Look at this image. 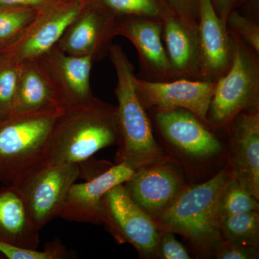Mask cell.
Returning <instances> with one entry per match:
<instances>
[{
	"instance_id": "1",
	"label": "cell",
	"mask_w": 259,
	"mask_h": 259,
	"mask_svg": "<svg viewBox=\"0 0 259 259\" xmlns=\"http://www.w3.org/2000/svg\"><path fill=\"white\" fill-rule=\"evenodd\" d=\"M63 110L51 105L0 120L1 183L19 187L47 164L51 133Z\"/></svg>"
},
{
	"instance_id": "2",
	"label": "cell",
	"mask_w": 259,
	"mask_h": 259,
	"mask_svg": "<svg viewBox=\"0 0 259 259\" xmlns=\"http://www.w3.org/2000/svg\"><path fill=\"white\" fill-rule=\"evenodd\" d=\"M109 57L115 69L119 147L116 163L132 169L166 163L164 152L153 137L146 109L134 84V67L119 44H112Z\"/></svg>"
},
{
	"instance_id": "3",
	"label": "cell",
	"mask_w": 259,
	"mask_h": 259,
	"mask_svg": "<svg viewBox=\"0 0 259 259\" xmlns=\"http://www.w3.org/2000/svg\"><path fill=\"white\" fill-rule=\"evenodd\" d=\"M117 141V107L94 97L56 119L47 163H79Z\"/></svg>"
},
{
	"instance_id": "4",
	"label": "cell",
	"mask_w": 259,
	"mask_h": 259,
	"mask_svg": "<svg viewBox=\"0 0 259 259\" xmlns=\"http://www.w3.org/2000/svg\"><path fill=\"white\" fill-rule=\"evenodd\" d=\"M231 176L229 171L223 169L204 183L185 187L155 220L160 232L178 233L199 248L216 249L223 241L220 199Z\"/></svg>"
},
{
	"instance_id": "5",
	"label": "cell",
	"mask_w": 259,
	"mask_h": 259,
	"mask_svg": "<svg viewBox=\"0 0 259 259\" xmlns=\"http://www.w3.org/2000/svg\"><path fill=\"white\" fill-rule=\"evenodd\" d=\"M229 30L232 62L226 74L216 81L207 113V123L228 127L237 116L259 108L258 55Z\"/></svg>"
},
{
	"instance_id": "6",
	"label": "cell",
	"mask_w": 259,
	"mask_h": 259,
	"mask_svg": "<svg viewBox=\"0 0 259 259\" xmlns=\"http://www.w3.org/2000/svg\"><path fill=\"white\" fill-rule=\"evenodd\" d=\"M86 2L57 0L39 10L36 17L14 41L0 50V57L18 65L35 60L55 47Z\"/></svg>"
},
{
	"instance_id": "7",
	"label": "cell",
	"mask_w": 259,
	"mask_h": 259,
	"mask_svg": "<svg viewBox=\"0 0 259 259\" xmlns=\"http://www.w3.org/2000/svg\"><path fill=\"white\" fill-rule=\"evenodd\" d=\"M102 207L103 224L117 241L131 243L141 255L157 253L159 229L130 197L123 185L115 186L105 194Z\"/></svg>"
},
{
	"instance_id": "8",
	"label": "cell",
	"mask_w": 259,
	"mask_h": 259,
	"mask_svg": "<svg viewBox=\"0 0 259 259\" xmlns=\"http://www.w3.org/2000/svg\"><path fill=\"white\" fill-rule=\"evenodd\" d=\"M32 61L49 84L55 103L63 110L95 97L90 87L95 61L90 56L69 55L54 47Z\"/></svg>"
},
{
	"instance_id": "9",
	"label": "cell",
	"mask_w": 259,
	"mask_h": 259,
	"mask_svg": "<svg viewBox=\"0 0 259 259\" xmlns=\"http://www.w3.org/2000/svg\"><path fill=\"white\" fill-rule=\"evenodd\" d=\"M79 178L78 163H47L18 187L39 231L56 217L69 189Z\"/></svg>"
},
{
	"instance_id": "10",
	"label": "cell",
	"mask_w": 259,
	"mask_h": 259,
	"mask_svg": "<svg viewBox=\"0 0 259 259\" xmlns=\"http://www.w3.org/2000/svg\"><path fill=\"white\" fill-rule=\"evenodd\" d=\"M134 80L136 93L145 109H185L204 125H208L207 113L216 82L187 79L152 81L136 76Z\"/></svg>"
},
{
	"instance_id": "11",
	"label": "cell",
	"mask_w": 259,
	"mask_h": 259,
	"mask_svg": "<svg viewBox=\"0 0 259 259\" xmlns=\"http://www.w3.org/2000/svg\"><path fill=\"white\" fill-rule=\"evenodd\" d=\"M116 20L111 13L87 0L54 47L69 55L101 60L116 36Z\"/></svg>"
},
{
	"instance_id": "12",
	"label": "cell",
	"mask_w": 259,
	"mask_h": 259,
	"mask_svg": "<svg viewBox=\"0 0 259 259\" xmlns=\"http://www.w3.org/2000/svg\"><path fill=\"white\" fill-rule=\"evenodd\" d=\"M135 170L116 163L84 183L71 186L56 217L71 222L103 224L102 199L115 186L132 177Z\"/></svg>"
},
{
	"instance_id": "13",
	"label": "cell",
	"mask_w": 259,
	"mask_h": 259,
	"mask_svg": "<svg viewBox=\"0 0 259 259\" xmlns=\"http://www.w3.org/2000/svg\"><path fill=\"white\" fill-rule=\"evenodd\" d=\"M163 22L141 18H117L115 35L128 39L139 56L144 79L168 81L175 79L166 49L162 42Z\"/></svg>"
},
{
	"instance_id": "14",
	"label": "cell",
	"mask_w": 259,
	"mask_h": 259,
	"mask_svg": "<svg viewBox=\"0 0 259 259\" xmlns=\"http://www.w3.org/2000/svg\"><path fill=\"white\" fill-rule=\"evenodd\" d=\"M122 185L135 203L153 221L185 188L180 175L166 163L139 168Z\"/></svg>"
},
{
	"instance_id": "15",
	"label": "cell",
	"mask_w": 259,
	"mask_h": 259,
	"mask_svg": "<svg viewBox=\"0 0 259 259\" xmlns=\"http://www.w3.org/2000/svg\"><path fill=\"white\" fill-rule=\"evenodd\" d=\"M197 35L200 80L216 82L229 69L233 53L229 30L212 0H199Z\"/></svg>"
},
{
	"instance_id": "16",
	"label": "cell",
	"mask_w": 259,
	"mask_h": 259,
	"mask_svg": "<svg viewBox=\"0 0 259 259\" xmlns=\"http://www.w3.org/2000/svg\"><path fill=\"white\" fill-rule=\"evenodd\" d=\"M156 110V123L162 134L182 152L198 158L221 152L219 140L192 112L181 108Z\"/></svg>"
},
{
	"instance_id": "17",
	"label": "cell",
	"mask_w": 259,
	"mask_h": 259,
	"mask_svg": "<svg viewBox=\"0 0 259 259\" xmlns=\"http://www.w3.org/2000/svg\"><path fill=\"white\" fill-rule=\"evenodd\" d=\"M232 176L259 199V111L245 112L233 121Z\"/></svg>"
},
{
	"instance_id": "18",
	"label": "cell",
	"mask_w": 259,
	"mask_h": 259,
	"mask_svg": "<svg viewBox=\"0 0 259 259\" xmlns=\"http://www.w3.org/2000/svg\"><path fill=\"white\" fill-rule=\"evenodd\" d=\"M162 36L175 79L200 80L197 25L171 15L163 21Z\"/></svg>"
},
{
	"instance_id": "19",
	"label": "cell",
	"mask_w": 259,
	"mask_h": 259,
	"mask_svg": "<svg viewBox=\"0 0 259 259\" xmlns=\"http://www.w3.org/2000/svg\"><path fill=\"white\" fill-rule=\"evenodd\" d=\"M0 242L32 249L40 243L23 194L13 186L0 190Z\"/></svg>"
},
{
	"instance_id": "20",
	"label": "cell",
	"mask_w": 259,
	"mask_h": 259,
	"mask_svg": "<svg viewBox=\"0 0 259 259\" xmlns=\"http://www.w3.org/2000/svg\"><path fill=\"white\" fill-rule=\"evenodd\" d=\"M51 105H56L52 92L35 63H23L20 67L13 112L33 111Z\"/></svg>"
},
{
	"instance_id": "21",
	"label": "cell",
	"mask_w": 259,
	"mask_h": 259,
	"mask_svg": "<svg viewBox=\"0 0 259 259\" xmlns=\"http://www.w3.org/2000/svg\"><path fill=\"white\" fill-rule=\"evenodd\" d=\"M116 18H141L163 22L175 15L164 0H90Z\"/></svg>"
},
{
	"instance_id": "22",
	"label": "cell",
	"mask_w": 259,
	"mask_h": 259,
	"mask_svg": "<svg viewBox=\"0 0 259 259\" xmlns=\"http://www.w3.org/2000/svg\"><path fill=\"white\" fill-rule=\"evenodd\" d=\"M221 235L227 243L258 248V211H250L225 218L221 223Z\"/></svg>"
},
{
	"instance_id": "23",
	"label": "cell",
	"mask_w": 259,
	"mask_h": 259,
	"mask_svg": "<svg viewBox=\"0 0 259 259\" xmlns=\"http://www.w3.org/2000/svg\"><path fill=\"white\" fill-rule=\"evenodd\" d=\"M39 10L19 5H0V50L14 41L36 17Z\"/></svg>"
},
{
	"instance_id": "24",
	"label": "cell",
	"mask_w": 259,
	"mask_h": 259,
	"mask_svg": "<svg viewBox=\"0 0 259 259\" xmlns=\"http://www.w3.org/2000/svg\"><path fill=\"white\" fill-rule=\"evenodd\" d=\"M258 200L248 193L231 175L223 189L220 199L221 222L225 218L233 214L258 211Z\"/></svg>"
},
{
	"instance_id": "25",
	"label": "cell",
	"mask_w": 259,
	"mask_h": 259,
	"mask_svg": "<svg viewBox=\"0 0 259 259\" xmlns=\"http://www.w3.org/2000/svg\"><path fill=\"white\" fill-rule=\"evenodd\" d=\"M21 65L0 57V120L13 113Z\"/></svg>"
},
{
	"instance_id": "26",
	"label": "cell",
	"mask_w": 259,
	"mask_h": 259,
	"mask_svg": "<svg viewBox=\"0 0 259 259\" xmlns=\"http://www.w3.org/2000/svg\"><path fill=\"white\" fill-rule=\"evenodd\" d=\"M226 23L230 30L236 32L248 47L259 54V23L237 10L230 13Z\"/></svg>"
},
{
	"instance_id": "27",
	"label": "cell",
	"mask_w": 259,
	"mask_h": 259,
	"mask_svg": "<svg viewBox=\"0 0 259 259\" xmlns=\"http://www.w3.org/2000/svg\"><path fill=\"white\" fill-rule=\"evenodd\" d=\"M0 253L8 259H60L66 256L64 246L53 243L44 250L22 248L0 242Z\"/></svg>"
},
{
	"instance_id": "28",
	"label": "cell",
	"mask_w": 259,
	"mask_h": 259,
	"mask_svg": "<svg viewBox=\"0 0 259 259\" xmlns=\"http://www.w3.org/2000/svg\"><path fill=\"white\" fill-rule=\"evenodd\" d=\"M160 237L158 253L164 259H190L188 252L183 245L177 241L174 233L163 232Z\"/></svg>"
},
{
	"instance_id": "29",
	"label": "cell",
	"mask_w": 259,
	"mask_h": 259,
	"mask_svg": "<svg viewBox=\"0 0 259 259\" xmlns=\"http://www.w3.org/2000/svg\"><path fill=\"white\" fill-rule=\"evenodd\" d=\"M173 13L187 23L197 25L199 0H164Z\"/></svg>"
},
{
	"instance_id": "30",
	"label": "cell",
	"mask_w": 259,
	"mask_h": 259,
	"mask_svg": "<svg viewBox=\"0 0 259 259\" xmlns=\"http://www.w3.org/2000/svg\"><path fill=\"white\" fill-rule=\"evenodd\" d=\"M218 258L253 259L258 258L256 248L244 245H233L223 241L216 248Z\"/></svg>"
},
{
	"instance_id": "31",
	"label": "cell",
	"mask_w": 259,
	"mask_h": 259,
	"mask_svg": "<svg viewBox=\"0 0 259 259\" xmlns=\"http://www.w3.org/2000/svg\"><path fill=\"white\" fill-rule=\"evenodd\" d=\"M212 3L218 16L226 23L230 13L239 8L241 0H212Z\"/></svg>"
},
{
	"instance_id": "32",
	"label": "cell",
	"mask_w": 259,
	"mask_h": 259,
	"mask_svg": "<svg viewBox=\"0 0 259 259\" xmlns=\"http://www.w3.org/2000/svg\"><path fill=\"white\" fill-rule=\"evenodd\" d=\"M239 9L241 14L259 23V0H241Z\"/></svg>"
},
{
	"instance_id": "33",
	"label": "cell",
	"mask_w": 259,
	"mask_h": 259,
	"mask_svg": "<svg viewBox=\"0 0 259 259\" xmlns=\"http://www.w3.org/2000/svg\"><path fill=\"white\" fill-rule=\"evenodd\" d=\"M56 1L57 0H0V5H19L41 9Z\"/></svg>"
},
{
	"instance_id": "34",
	"label": "cell",
	"mask_w": 259,
	"mask_h": 259,
	"mask_svg": "<svg viewBox=\"0 0 259 259\" xmlns=\"http://www.w3.org/2000/svg\"><path fill=\"white\" fill-rule=\"evenodd\" d=\"M4 258H5L4 257V255H3V254H2L1 253H0V259H4Z\"/></svg>"
}]
</instances>
